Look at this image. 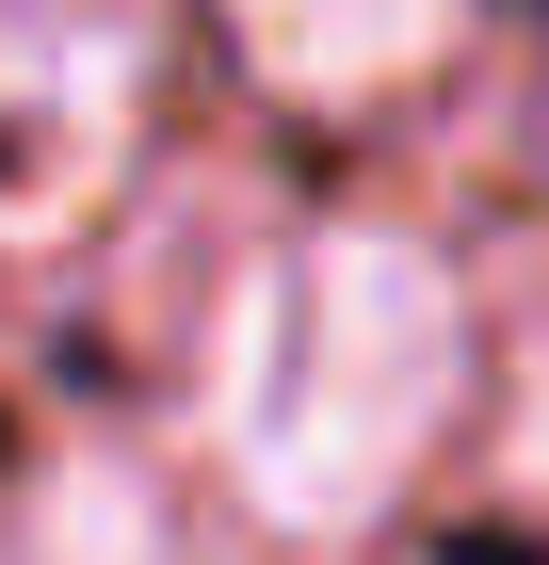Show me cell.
<instances>
[{
    "label": "cell",
    "mask_w": 549,
    "mask_h": 565,
    "mask_svg": "<svg viewBox=\"0 0 549 565\" xmlns=\"http://www.w3.org/2000/svg\"><path fill=\"white\" fill-rule=\"evenodd\" d=\"M468 388V307L421 243L388 226H324L258 275L243 355H226V452H243V501L292 533H356L404 501V469L436 452Z\"/></svg>",
    "instance_id": "obj_1"
},
{
    "label": "cell",
    "mask_w": 549,
    "mask_h": 565,
    "mask_svg": "<svg viewBox=\"0 0 549 565\" xmlns=\"http://www.w3.org/2000/svg\"><path fill=\"white\" fill-rule=\"evenodd\" d=\"M226 17H243V49L292 97H372L453 33V0H226Z\"/></svg>",
    "instance_id": "obj_2"
},
{
    "label": "cell",
    "mask_w": 549,
    "mask_h": 565,
    "mask_svg": "<svg viewBox=\"0 0 549 565\" xmlns=\"http://www.w3.org/2000/svg\"><path fill=\"white\" fill-rule=\"evenodd\" d=\"M517 484L549 501V355H534V388H517Z\"/></svg>",
    "instance_id": "obj_3"
}]
</instances>
